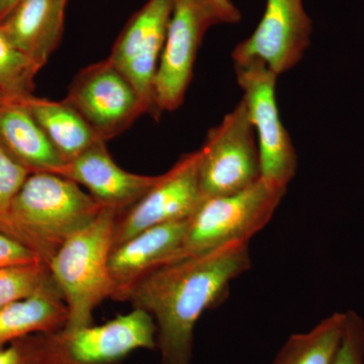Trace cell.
<instances>
[{
  "instance_id": "obj_12",
  "label": "cell",
  "mask_w": 364,
  "mask_h": 364,
  "mask_svg": "<svg viewBox=\"0 0 364 364\" xmlns=\"http://www.w3.org/2000/svg\"><path fill=\"white\" fill-rule=\"evenodd\" d=\"M313 23L303 0H267L252 35L235 47V63L257 60L277 76L291 70L310 46Z\"/></svg>"
},
{
  "instance_id": "obj_4",
  "label": "cell",
  "mask_w": 364,
  "mask_h": 364,
  "mask_svg": "<svg viewBox=\"0 0 364 364\" xmlns=\"http://www.w3.org/2000/svg\"><path fill=\"white\" fill-rule=\"evenodd\" d=\"M286 193L260 177L239 193L205 198L188 220L179 260L249 243L270 222Z\"/></svg>"
},
{
  "instance_id": "obj_13",
  "label": "cell",
  "mask_w": 364,
  "mask_h": 364,
  "mask_svg": "<svg viewBox=\"0 0 364 364\" xmlns=\"http://www.w3.org/2000/svg\"><path fill=\"white\" fill-rule=\"evenodd\" d=\"M186 225L188 220L149 228L112 248L109 267L114 301H128L144 277L179 260Z\"/></svg>"
},
{
  "instance_id": "obj_24",
  "label": "cell",
  "mask_w": 364,
  "mask_h": 364,
  "mask_svg": "<svg viewBox=\"0 0 364 364\" xmlns=\"http://www.w3.org/2000/svg\"><path fill=\"white\" fill-rule=\"evenodd\" d=\"M43 333L0 348V364H42Z\"/></svg>"
},
{
  "instance_id": "obj_18",
  "label": "cell",
  "mask_w": 364,
  "mask_h": 364,
  "mask_svg": "<svg viewBox=\"0 0 364 364\" xmlns=\"http://www.w3.org/2000/svg\"><path fill=\"white\" fill-rule=\"evenodd\" d=\"M68 311L58 287L18 299L0 310V348L41 333L65 327Z\"/></svg>"
},
{
  "instance_id": "obj_21",
  "label": "cell",
  "mask_w": 364,
  "mask_h": 364,
  "mask_svg": "<svg viewBox=\"0 0 364 364\" xmlns=\"http://www.w3.org/2000/svg\"><path fill=\"white\" fill-rule=\"evenodd\" d=\"M58 287L45 263L0 269V310L26 296ZM59 289V287H58Z\"/></svg>"
},
{
  "instance_id": "obj_5",
  "label": "cell",
  "mask_w": 364,
  "mask_h": 364,
  "mask_svg": "<svg viewBox=\"0 0 364 364\" xmlns=\"http://www.w3.org/2000/svg\"><path fill=\"white\" fill-rule=\"evenodd\" d=\"M156 348L154 318L134 308L102 325L43 333L42 364H117L139 349Z\"/></svg>"
},
{
  "instance_id": "obj_20",
  "label": "cell",
  "mask_w": 364,
  "mask_h": 364,
  "mask_svg": "<svg viewBox=\"0 0 364 364\" xmlns=\"http://www.w3.org/2000/svg\"><path fill=\"white\" fill-rule=\"evenodd\" d=\"M42 66L13 44L0 26V95L23 97L32 95L33 79Z\"/></svg>"
},
{
  "instance_id": "obj_6",
  "label": "cell",
  "mask_w": 364,
  "mask_h": 364,
  "mask_svg": "<svg viewBox=\"0 0 364 364\" xmlns=\"http://www.w3.org/2000/svg\"><path fill=\"white\" fill-rule=\"evenodd\" d=\"M249 117L258 138L261 178L286 189L298 169V157L279 116L277 74L257 60L235 63Z\"/></svg>"
},
{
  "instance_id": "obj_25",
  "label": "cell",
  "mask_w": 364,
  "mask_h": 364,
  "mask_svg": "<svg viewBox=\"0 0 364 364\" xmlns=\"http://www.w3.org/2000/svg\"><path fill=\"white\" fill-rule=\"evenodd\" d=\"M39 262L32 250L0 230V269Z\"/></svg>"
},
{
  "instance_id": "obj_16",
  "label": "cell",
  "mask_w": 364,
  "mask_h": 364,
  "mask_svg": "<svg viewBox=\"0 0 364 364\" xmlns=\"http://www.w3.org/2000/svg\"><path fill=\"white\" fill-rule=\"evenodd\" d=\"M0 142L31 172L58 174L65 161L30 112L16 98L0 95Z\"/></svg>"
},
{
  "instance_id": "obj_11",
  "label": "cell",
  "mask_w": 364,
  "mask_h": 364,
  "mask_svg": "<svg viewBox=\"0 0 364 364\" xmlns=\"http://www.w3.org/2000/svg\"><path fill=\"white\" fill-rule=\"evenodd\" d=\"M174 0H149L136 11L112 47L109 61L126 76L146 114L159 119L154 83Z\"/></svg>"
},
{
  "instance_id": "obj_3",
  "label": "cell",
  "mask_w": 364,
  "mask_h": 364,
  "mask_svg": "<svg viewBox=\"0 0 364 364\" xmlns=\"http://www.w3.org/2000/svg\"><path fill=\"white\" fill-rule=\"evenodd\" d=\"M119 210L105 207L53 256L48 267L68 311L63 329L92 324L95 309L114 294L109 260Z\"/></svg>"
},
{
  "instance_id": "obj_22",
  "label": "cell",
  "mask_w": 364,
  "mask_h": 364,
  "mask_svg": "<svg viewBox=\"0 0 364 364\" xmlns=\"http://www.w3.org/2000/svg\"><path fill=\"white\" fill-rule=\"evenodd\" d=\"M31 173L32 172L0 142V221L6 215L14 196Z\"/></svg>"
},
{
  "instance_id": "obj_19",
  "label": "cell",
  "mask_w": 364,
  "mask_h": 364,
  "mask_svg": "<svg viewBox=\"0 0 364 364\" xmlns=\"http://www.w3.org/2000/svg\"><path fill=\"white\" fill-rule=\"evenodd\" d=\"M345 313L336 312L306 333L291 335L272 364H332L343 334Z\"/></svg>"
},
{
  "instance_id": "obj_2",
  "label": "cell",
  "mask_w": 364,
  "mask_h": 364,
  "mask_svg": "<svg viewBox=\"0 0 364 364\" xmlns=\"http://www.w3.org/2000/svg\"><path fill=\"white\" fill-rule=\"evenodd\" d=\"M105 208L71 179L51 172H32L0 221V230L48 267L67 239Z\"/></svg>"
},
{
  "instance_id": "obj_9",
  "label": "cell",
  "mask_w": 364,
  "mask_h": 364,
  "mask_svg": "<svg viewBox=\"0 0 364 364\" xmlns=\"http://www.w3.org/2000/svg\"><path fill=\"white\" fill-rule=\"evenodd\" d=\"M64 100L105 143L146 114L135 87L109 59L79 71Z\"/></svg>"
},
{
  "instance_id": "obj_1",
  "label": "cell",
  "mask_w": 364,
  "mask_h": 364,
  "mask_svg": "<svg viewBox=\"0 0 364 364\" xmlns=\"http://www.w3.org/2000/svg\"><path fill=\"white\" fill-rule=\"evenodd\" d=\"M250 267L249 243H235L163 265L138 282L128 301L154 318L162 364L191 363L200 316Z\"/></svg>"
},
{
  "instance_id": "obj_26",
  "label": "cell",
  "mask_w": 364,
  "mask_h": 364,
  "mask_svg": "<svg viewBox=\"0 0 364 364\" xmlns=\"http://www.w3.org/2000/svg\"><path fill=\"white\" fill-rule=\"evenodd\" d=\"M219 16L222 23H236L241 20V13L231 0H208Z\"/></svg>"
},
{
  "instance_id": "obj_27",
  "label": "cell",
  "mask_w": 364,
  "mask_h": 364,
  "mask_svg": "<svg viewBox=\"0 0 364 364\" xmlns=\"http://www.w3.org/2000/svg\"><path fill=\"white\" fill-rule=\"evenodd\" d=\"M20 0H0V21L9 14Z\"/></svg>"
},
{
  "instance_id": "obj_8",
  "label": "cell",
  "mask_w": 364,
  "mask_h": 364,
  "mask_svg": "<svg viewBox=\"0 0 364 364\" xmlns=\"http://www.w3.org/2000/svg\"><path fill=\"white\" fill-rule=\"evenodd\" d=\"M218 23L221 21L208 0H174L154 83L161 114L183 104L203 37Z\"/></svg>"
},
{
  "instance_id": "obj_15",
  "label": "cell",
  "mask_w": 364,
  "mask_h": 364,
  "mask_svg": "<svg viewBox=\"0 0 364 364\" xmlns=\"http://www.w3.org/2000/svg\"><path fill=\"white\" fill-rule=\"evenodd\" d=\"M68 0H20L0 21L16 48L45 66L63 37Z\"/></svg>"
},
{
  "instance_id": "obj_14",
  "label": "cell",
  "mask_w": 364,
  "mask_h": 364,
  "mask_svg": "<svg viewBox=\"0 0 364 364\" xmlns=\"http://www.w3.org/2000/svg\"><path fill=\"white\" fill-rule=\"evenodd\" d=\"M58 174L85 186L98 203L119 213L138 202L160 178V176H141L121 168L104 141L67 162Z\"/></svg>"
},
{
  "instance_id": "obj_23",
  "label": "cell",
  "mask_w": 364,
  "mask_h": 364,
  "mask_svg": "<svg viewBox=\"0 0 364 364\" xmlns=\"http://www.w3.org/2000/svg\"><path fill=\"white\" fill-rule=\"evenodd\" d=\"M332 364H364V321L354 311L345 312L343 334Z\"/></svg>"
},
{
  "instance_id": "obj_17",
  "label": "cell",
  "mask_w": 364,
  "mask_h": 364,
  "mask_svg": "<svg viewBox=\"0 0 364 364\" xmlns=\"http://www.w3.org/2000/svg\"><path fill=\"white\" fill-rule=\"evenodd\" d=\"M16 100L35 117L65 164L104 141L65 100L54 102L32 95Z\"/></svg>"
},
{
  "instance_id": "obj_10",
  "label": "cell",
  "mask_w": 364,
  "mask_h": 364,
  "mask_svg": "<svg viewBox=\"0 0 364 364\" xmlns=\"http://www.w3.org/2000/svg\"><path fill=\"white\" fill-rule=\"evenodd\" d=\"M200 149L183 155L143 198L119 213L112 248L144 230L186 221L195 214L205 198L200 186Z\"/></svg>"
},
{
  "instance_id": "obj_7",
  "label": "cell",
  "mask_w": 364,
  "mask_h": 364,
  "mask_svg": "<svg viewBox=\"0 0 364 364\" xmlns=\"http://www.w3.org/2000/svg\"><path fill=\"white\" fill-rule=\"evenodd\" d=\"M256 134L245 102L208 131L200 148V179L205 198L233 195L259 181Z\"/></svg>"
}]
</instances>
